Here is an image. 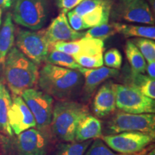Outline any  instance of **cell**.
<instances>
[{"label": "cell", "instance_id": "1", "mask_svg": "<svg viewBox=\"0 0 155 155\" xmlns=\"http://www.w3.org/2000/svg\"><path fill=\"white\" fill-rule=\"evenodd\" d=\"M83 77L77 70L46 63L39 71L38 83L42 91L58 101L72 100L80 94Z\"/></svg>", "mask_w": 155, "mask_h": 155}, {"label": "cell", "instance_id": "2", "mask_svg": "<svg viewBox=\"0 0 155 155\" xmlns=\"http://www.w3.org/2000/svg\"><path fill=\"white\" fill-rule=\"evenodd\" d=\"M3 68L6 83L13 96H21L38 83V65L17 47H13L7 54Z\"/></svg>", "mask_w": 155, "mask_h": 155}, {"label": "cell", "instance_id": "3", "mask_svg": "<svg viewBox=\"0 0 155 155\" xmlns=\"http://www.w3.org/2000/svg\"><path fill=\"white\" fill-rule=\"evenodd\" d=\"M86 105L73 100L57 101L53 104L50 131L53 138L61 142L75 141L78 121L88 112Z\"/></svg>", "mask_w": 155, "mask_h": 155}, {"label": "cell", "instance_id": "4", "mask_svg": "<svg viewBox=\"0 0 155 155\" xmlns=\"http://www.w3.org/2000/svg\"><path fill=\"white\" fill-rule=\"evenodd\" d=\"M50 0H12V20L30 30L42 29L47 21Z\"/></svg>", "mask_w": 155, "mask_h": 155}, {"label": "cell", "instance_id": "5", "mask_svg": "<svg viewBox=\"0 0 155 155\" xmlns=\"http://www.w3.org/2000/svg\"><path fill=\"white\" fill-rule=\"evenodd\" d=\"M9 138L5 139V142L9 144V151L13 155H48L53 137L36 128H31Z\"/></svg>", "mask_w": 155, "mask_h": 155}, {"label": "cell", "instance_id": "6", "mask_svg": "<svg viewBox=\"0 0 155 155\" xmlns=\"http://www.w3.org/2000/svg\"><path fill=\"white\" fill-rule=\"evenodd\" d=\"M106 130L109 134L139 131L155 136V115L129 114L121 111L116 113L107 121Z\"/></svg>", "mask_w": 155, "mask_h": 155}, {"label": "cell", "instance_id": "7", "mask_svg": "<svg viewBox=\"0 0 155 155\" xmlns=\"http://www.w3.org/2000/svg\"><path fill=\"white\" fill-rule=\"evenodd\" d=\"M36 122V128L42 132L51 135V125L54 98L42 91L30 88L21 95Z\"/></svg>", "mask_w": 155, "mask_h": 155}, {"label": "cell", "instance_id": "8", "mask_svg": "<svg viewBox=\"0 0 155 155\" xmlns=\"http://www.w3.org/2000/svg\"><path fill=\"white\" fill-rule=\"evenodd\" d=\"M16 47L37 65L45 62L52 45L48 41L45 29L38 30H19L16 38Z\"/></svg>", "mask_w": 155, "mask_h": 155}, {"label": "cell", "instance_id": "9", "mask_svg": "<svg viewBox=\"0 0 155 155\" xmlns=\"http://www.w3.org/2000/svg\"><path fill=\"white\" fill-rule=\"evenodd\" d=\"M116 108L129 114H154V99L133 87L114 83Z\"/></svg>", "mask_w": 155, "mask_h": 155}, {"label": "cell", "instance_id": "10", "mask_svg": "<svg viewBox=\"0 0 155 155\" xmlns=\"http://www.w3.org/2000/svg\"><path fill=\"white\" fill-rule=\"evenodd\" d=\"M154 137L155 136L139 131H126L102 136L101 138L116 152L132 155L154 142Z\"/></svg>", "mask_w": 155, "mask_h": 155}, {"label": "cell", "instance_id": "11", "mask_svg": "<svg viewBox=\"0 0 155 155\" xmlns=\"http://www.w3.org/2000/svg\"><path fill=\"white\" fill-rule=\"evenodd\" d=\"M9 124L15 135L36 127L32 112L21 96H14L8 113Z\"/></svg>", "mask_w": 155, "mask_h": 155}, {"label": "cell", "instance_id": "12", "mask_svg": "<svg viewBox=\"0 0 155 155\" xmlns=\"http://www.w3.org/2000/svg\"><path fill=\"white\" fill-rule=\"evenodd\" d=\"M48 41L53 47L58 42H71L83 38L84 32H77L69 25L65 13L61 12L52 21L50 26L45 29Z\"/></svg>", "mask_w": 155, "mask_h": 155}, {"label": "cell", "instance_id": "13", "mask_svg": "<svg viewBox=\"0 0 155 155\" xmlns=\"http://www.w3.org/2000/svg\"><path fill=\"white\" fill-rule=\"evenodd\" d=\"M78 71L82 74L84 81L83 86V100L88 101L91 98L101 83L108 78L119 76V70L108 67H100L97 68H85L81 67Z\"/></svg>", "mask_w": 155, "mask_h": 155}, {"label": "cell", "instance_id": "14", "mask_svg": "<svg viewBox=\"0 0 155 155\" xmlns=\"http://www.w3.org/2000/svg\"><path fill=\"white\" fill-rule=\"evenodd\" d=\"M55 49L70 55H96L103 53L104 50V41L98 39L83 38L71 42H58Z\"/></svg>", "mask_w": 155, "mask_h": 155}, {"label": "cell", "instance_id": "15", "mask_svg": "<svg viewBox=\"0 0 155 155\" xmlns=\"http://www.w3.org/2000/svg\"><path fill=\"white\" fill-rule=\"evenodd\" d=\"M116 110L114 83H104L97 91L92 103V111L97 118H106Z\"/></svg>", "mask_w": 155, "mask_h": 155}, {"label": "cell", "instance_id": "16", "mask_svg": "<svg viewBox=\"0 0 155 155\" xmlns=\"http://www.w3.org/2000/svg\"><path fill=\"white\" fill-rule=\"evenodd\" d=\"M121 17L127 22L154 25V16L145 0H132L123 5Z\"/></svg>", "mask_w": 155, "mask_h": 155}, {"label": "cell", "instance_id": "17", "mask_svg": "<svg viewBox=\"0 0 155 155\" xmlns=\"http://www.w3.org/2000/svg\"><path fill=\"white\" fill-rule=\"evenodd\" d=\"M102 124L98 118L87 112L81 118L75 133V141L83 142L102 137Z\"/></svg>", "mask_w": 155, "mask_h": 155}, {"label": "cell", "instance_id": "18", "mask_svg": "<svg viewBox=\"0 0 155 155\" xmlns=\"http://www.w3.org/2000/svg\"><path fill=\"white\" fill-rule=\"evenodd\" d=\"M123 81L124 85L137 89L152 99L155 98V81L148 75L126 67L123 72Z\"/></svg>", "mask_w": 155, "mask_h": 155}, {"label": "cell", "instance_id": "19", "mask_svg": "<svg viewBox=\"0 0 155 155\" xmlns=\"http://www.w3.org/2000/svg\"><path fill=\"white\" fill-rule=\"evenodd\" d=\"M15 25L12 18L11 13H7L5 21L0 28V65H2L7 54L14 45Z\"/></svg>", "mask_w": 155, "mask_h": 155}, {"label": "cell", "instance_id": "20", "mask_svg": "<svg viewBox=\"0 0 155 155\" xmlns=\"http://www.w3.org/2000/svg\"><path fill=\"white\" fill-rule=\"evenodd\" d=\"M12 98L10 93L2 83H0V131L7 137L14 135L9 124L8 113Z\"/></svg>", "mask_w": 155, "mask_h": 155}, {"label": "cell", "instance_id": "21", "mask_svg": "<svg viewBox=\"0 0 155 155\" xmlns=\"http://www.w3.org/2000/svg\"><path fill=\"white\" fill-rule=\"evenodd\" d=\"M111 9V2L104 0V2L96 7L94 10L82 17L83 22L86 28H92L108 23Z\"/></svg>", "mask_w": 155, "mask_h": 155}, {"label": "cell", "instance_id": "22", "mask_svg": "<svg viewBox=\"0 0 155 155\" xmlns=\"http://www.w3.org/2000/svg\"><path fill=\"white\" fill-rule=\"evenodd\" d=\"M116 23L117 33H120L126 38H142L151 40L155 39V28L154 26H140V25H126Z\"/></svg>", "mask_w": 155, "mask_h": 155}, {"label": "cell", "instance_id": "23", "mask_svg": "<svg viewBox=\"0 0 155 155\" xmlns=\"http://www.w3.org/2000/svg\"><path fill=\"white\" fill-rule=\"evenodd\" d=\"M45 62L48 64L56 65L65 68L77 70L78 71L81 66L75 61L72 55H70L63 52L55 49H51L48 54Z\"/></svg>", "mask_w": 155, "mask_h": 155}, {"label": "cell", "instance_id": "24", "mask_svg": "<svg viewBox=\"0 0 155 155\" xmlns=\"http://www.w3.org/2000/svg\"><path fill=\"white\" fill-rule=\"evenodd\" d=\"M92 141L93 139L83 142H60L54 149L52 155H84Z\"/></svg>", "mask_w": 155, "mask_h": 155}, {"label": "cell", "instance_id": "25", "mask_svg": "<svg viewBox=\"0 0 155 155\" xmlns=\"http://www.w3.org/2000/svg\"><path fill=\"white\" fill-rule=\"evenodd\" d=\"M125 54L131 68L141 73H144L147 61L137 46L131 40H128L125 46Z\"/></svg>", "mask_w": 155, "mask_h": 155}, {"label": "cell", "instance_id": "26", "mask_svg": "<svg viewBox=\"0 0 155 155\" xmlns=\"http://www.w3.org/2000/svg\"><path fill=\"white\" fill-rule=\"evenodd\" d=\"M116 33H117L116 23H106V24L99 25V26L94 27L91 28L90 30L84 32V38L98 39V40H104L109 38L110 37L113 36Z\"/></svg>", "mask_w": 155, "mask_h": 155}, {"label": "cell", "instance_id": "27", "mask_svg": "<svg viewBox=\"0 0 155 155\" xmlns=\"http://www.w3.org/2000/svg\"><path fill=\"white\" fill-rule=\"evenodd\" d=\"M142 54L147 62L155 61V42L148 38H135L131 40Z\"/></svg>", "mask_w": 155, "mask_h": 155}, {"label": "cell", "instance_id": "28", "mask_svg": "<svg viewBox=\"0 0 155 155\" xmlns=\"http://www.w3.org/2000/svg\"><path fill=\"white\" fill-rule=\"evenodd\" d=\"M73 57L81 67L85 68H97L102 67L104 65L103 53L96 55H78Z\"/></svg>", "mask_w": 155, "mask_h": 155}, {"label": "cell", "instance_id": "29", "mask_svg": "<svg viewBox=\"0 0 155 155\" xmlns=\"http://www.w3.org/2000/svg\"><path fill=\"white\" fill-rule=\"evenodd\" d=\"M84 155H129L119 154L114 152L111 148H109L102 139H95L85 152Z\"/></svg>", "mask_w": 155, "mask_h": 155}, {"label": "cell", "instance_id": "30", "mask_svg": "<svg viewBox=\"0 0 155 155\" xmlns=\"http://www.w3.org/2000/svg\"><path fill=\"white\" fill-rule=\"evenodd\" d=\"M103 58H104V64H105L106 67L116 70L121 68L123 63V58L121 53L118 49L111 48L108 50L104 54Z\"/></svg>", "mask_w": 155, "mask_h": 155}, {"label": "cell", "instance_id": "31", "mask_svg": "<svg viewBox=\"0 0 155 155\" xmlns=\"http://www.w3.org/2000/svg\"><path fill=\"white\" fill-rule=\"evenodd\" d=\"M104 0H83L75 7L73 11L80 16L83 17L94 10L96 7L104 2Z\"/></svg>", "mask_w": 155, "mask_h": 155}, {"label": "cell", "instance_id": "32", "mask_svg": "<svg viewBox=\"0 0 155 155\" xmlns=\"http://www.w3.org/2000/svg\"><path fill=\"white\" fill-rule=\"evenodd\" d=\"M67 18L71 28L77 32H80L81 30L87 29L86 26L83 22V17L75 13L73 10L68 12Z\"/></svg>", "mask_w": 155, "mask_h": 155}, {"label": "cell", "instance_id": "33", "mask_svg": "<svg viewBox=\"0 0 155 155\" xmlns=\"http://www.w3.org/2000/svg\"><path fill=\"white\" fill-rule=\"evenodd\" d=\"M83 0H57V5L62 12L66 13L72 10Z\"/></svg>", "mask_w": 155, "mask_h": 155}, {"label": "cell", "instance_id": "34", "mask_svg": "<svg viewBox=\"0 0 155 155\" xmlns=\"http://www.w3.org/2000/svg\"><path fill=\"white\" fill-rule=\"evenodd\" d=\"M132 155H155V145L154 143H152Z\"/></svg>", "mask_w": 155, "mask_h": 155}, {"label": "cell", "instance_id": "35", "mask_svg": "<svg viewBox=\"0 0 155 155\" xmlns=\"http://www.w3.org/2000/svg\"><path fill=\"white\" fill-rule=\"evenodd\" d=\"M145 72L147 73V75L151 78H155V61L147 62Z\"/></svg>", "mask_w": 155, "mask_h": 155}, {"label": "cell", "instance_id": "36", "mask_svg": "<svg viewBox=\"0 0 155 155\" xmlns=\"http://www.w3.org/2000/svg\"><path fill=\"white\" fill-rule=\"evenodd\" d=\"M12 0H0V8L7 9L12 6Z\"/></svg>", "mask_w": 155, "mask_h": 155}, {"label": "cell", "instance_id": "37", "mask_svg": "<svg viewBox=\"0 0 155 155\" xmlns=\"http://www.w3.org/2000/svg\"><path fill=\"white\" fill-rule=\"evenodd\" d=\"M120 1L121 2L123 5H124V4H127V3H128V2H129L132 1V0H120Z\"/></svg>", "mask_w": 155, "mask_h": 155}, {"label": "cell", "instance_id": "38", "mask_svg": "<svg viewBox=\"0 0 155 155\" xmlns=\"http://www.w3.org/2000/svg\"><path fill=\"white\" fill-rule=\"evenodd\" d=\"M2 9L0 8V25H1V23H2Z\"/></svg>", "mask_w": 155, "mask_h": 155}, {"label": "cell", "instance_id": "39", "mask_svg": "<svg viewBox=\"0 0 155 155\" xmlns=\"http://www.w3.org/2000/svg\"><path fill=\"white\" fill-rule=\"evenodd\" d=\"M2 83V82H1V81H0V83Z\"/></svg>", "mask_w": 155, "mask_h": 155}]
</instances>
